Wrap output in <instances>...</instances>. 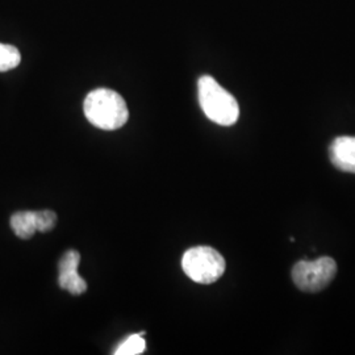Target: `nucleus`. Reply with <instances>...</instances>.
Wrapping results in <instances>:
<instances>
[{
    "mask_svg": "<svg viewBox=\"0 0 355 355\" xmlns=\"http://www.w3.org/2000/svg\"><path fill=\"white\" fill-rule=\"evenodd\" d=\"M21 62V54L17 48L7 44H0V73L10 71Z\"/></svg>",
    "mask_w": 355,
    "mask_h": 355,
    "instance_id": "obj_8",
    "label": "nucleus"
},
{
    "mask_svg": "<svg viewBox=\"0 0 355 355\" xmlns=\"http://www.w3.org/2000/svg\"><path fill=\"white\" fill-rule=\"evenodd\" d=\"M225 259L209 246L191 248L182 258V268L191 280L199 284H212L225 272Z\"/></svg>",
    "mask_w": 355,
    "mask_h": 355,
    "instance_id": "obj_3",
    "label": "nucleus"
},
{
    "mask_svg": "<svg viewBox=\"0 0 355 355\" xmlns=\"http://www.w3.org/2000/svg\"><path fill=\"white\" fill-rule=\"evenodd\" d=\"M11 228L17 237L23 240H29L37 232L36 212L26 211L13 214L11 217Z\"/></svg>",
    "mask_w": 355,
    "mask_h": 355,
    "instance_id": "obj_7",
    "label": "nucleus"
},
{
    "mask_svg": "<svg viewBox=\"0 0 355 355\" xmlns=\"http://www.w3.org/2000/svg\"><path fill=\"white\" fill-rule=\"evenodd\" d=\"M83 110L89 123L103 130L120 129L129 119L127 103L114 89L91 91L85 99Z\"/></svg>",
    "mask_w": 355,
    "mask_h": 355,
    "instance_id": "obj_1",
    "label": "nucleus"
},
{
    "mask_svg": "<svg viewBox=\"0 0 355 355\" xmlns=\"http://www.w3.org/2000/svg\"><path fill=\"white\" fill-rule=\"evenodd\" d=\"M80 263V254L76 250H69L64 254L58 265V283L64 291L71 295H82L87 290V283L78 274V266Z\"/></svg>",
    "mask_w": 355,
    "mask_h": 355,
    "instance_id": "obj_5",
    "label": "nucleus"
},
{
    "mask_svg": "<svg viewBox=\"0 0 355 355\" xmlns=\"http://www.w3.org/2000/svg\"><path fill=\"white\" fill-rule=\"evenodd\" d=\"M146 343L140 333L129 336L124 343L114 350V355H139L145 352Z\"/></svg>",
    "mask_w": 355,
    "mask_h": 355,
    "instance_id": "obj_9",
    "label": "nucleus"
},
{
    "mask_svg": "<svg viewBox=\"0 0 355 355\" xmlns=\"http://www.w3.org/2000/svg\"><path fill=\"white\" fill-rule=\"evenodd\" d=\"M329 157L338 170L355 174V137H337L330 144Z\"/></svg>",
    "mask_w": 355,
    "mask_h": 355,
    "instance_id": "obj_6",
    "label": "nucleus"
},
{
    "mask_svg": "<svg viewBox=\"0 0 355 355\" xmlns=\"http://www.w3.org/2000/svg\"><path fill=\"white\" fill-rule=\"evenodd\" d=\"M198 92L200 107L211 121L223 127H230L237 123L240 117L239 103L212 76H204L199 79Z\"/></svg>",
    "mask_w": 355,
    "mask_h": 355,
    "instance_id": "obj_2",
    "label": "nucleus"
},
{
    "mask_svg": "<svg viewBox=\"0 0 355 355\" xmlns=\"http://www.w3.org/2000/svg\"><path fill=\"white\" fill-rule=\"evenodd\" d=\"M336 274V261L321 257L316 261H299L292 268V280L302 291L318 292L329 286Z\"/></svg>",
    "mask_w": 355,
    "mask_h": 355,
    "instance_id": "obj_4",
    "label": "nucleus"
},
{
    "mask_svg": "<svg viewBox=\"0 0 355 355\" xmlns=\"http://www.w3.org/2000/svg\"><path fill=\"white\" fill-rule=\"evenodd\" d=\"M36 223H37V232L46 233L57 224V215L53 211H38L36 212Z\"/></svg>",
    "mask_w": 355,
    "mask_h": 355,
    "instance_id": "obj_10",
    "label": "nucleus"
}]
</instances>
